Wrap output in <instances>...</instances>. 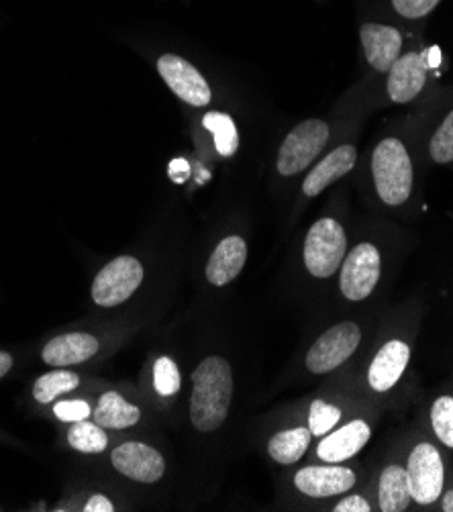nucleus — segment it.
Wrapping results in <instances>:
<instances>
[{"label":"nucleus","mask_w":453,"mask_h":512,"mask_svg":"<svg viewBox=\"0 0 453 512\" xmlns=\"http://www.w3.org/2000/svg\"><path fill=\"white\" fill-rule=\"evenodd\" d=\"M233 398V372L227 360L211 355L192 374L190 423L200 433H213L227 421Z\"/></svg>","instance_id":"f257e3e1"},{"label":"nucleus","mask_w":453,"mask_h":512,"mask_svg":"<svg viewBox=\"0 0 453 512\" xmlns=\"http://www.w3.org/2000/svg\"><path fill=\"white\" fill-rule=\"evenodd\" d=\"M372 174L380 198L390 207L409 200L413 192V164L402 141L388 137L378 143L372 156Z\"/></svg>","instance_id":"f03ea898"},{"label":"nucleus","mask_w":453,"mask_h":512,"mask_svg":"<svg viewBox=\"0 0 453 512\" xmlns=\"http://www.w3.org/2000/svg\"><path fill=\"white\" fill-rule=\"evenodd\" d=\"M329 139V125L321 119H309L296 125L284 139L278 153V172L282 176H294L307 170Z\"/></svg>","instance_id":"7ed1b4c3"},{"label":"nucleus","mask_w":453,"mask_h":512,"mask_svg":"<svg viewBox=\"0 0 453 512\" xmlns=\"http://www.w3.org/2000/svg\"><path fill=\"white\" fill-rule=\"evenodd\" d=\"M347 249L343 227L335 219H319L305 239V266L315 278L333 276Z\"/></svg>","instance_id":"20e7f679"},{"label":"nucleus","mask_w":453,"mask_h":512,"mask_svg":"<svg viewBox=\"0 0 453 512\" xmlns=\"http://www.w3.org/2000/svg\"><path fill=\"white\" fill-rule=\"evenodd\" d=\"M143 282V266L133 255H121L109 262L100 270L92 282V300L103 306V309H113V306L123 304Z\"/></svg>","instance_id":"39448f33"},{"label":"nucleus","mask_w":453,"mask_h":512,"mask_svg":"<svg viewBox=\"0 0 453 512\" xmlns=\"http://www.w3.org/2000/svg\"><path fill=\"white\" fill-rule=\"evenodd\" d=\"M362 341V329L351 323H339L327 329L309 349L307 368L313 374H327L347 362Z\"/></svg>","instance_id":"423d86ee"},{"label":"nucleus","mask_w":453,"mask_h":512,"mask_svg":"<svg viewBox=\"0 0 453 512\" xmlns=\"http://www.w3.org/2000/svg\"><path fill=\"white\" fill-rule=\"evenodd\" d=\"M380 270L382 262L378 247L372 243H360L351 249L341 266L339 288L343 296L354 302L368 298L380 280Z\"/></svg>","instance_id":"0eeeda50"},{"label":"nucleus","mask_w":453,"mask_h":512,"mask_svg":"<svg viewBox=\"0 0 453 512\" xmlns=\"http://www.w3.org/2000/svg\"><path fill=\"white\" fill-rule=\"evenodd\" d=\"M411 498L419 504H433L443 492V462L431 443H419L407 466Z\"/></svg>","instance_id":"6e6552de"},{"label":"nucleus","mask_w":453,"mask_h":512,"mask_svg":"<svg viewBox=\"0 0 453 512\" xmlns=\"http://www.w3.org/2000/svg\"><path fill=\"white\" fill-rule=\"evenodd\" d=\"M113 468L129 480L141 484H156L166 472V462L158 449L139 441H127L113 449Z\"/></svg>","instance_id":"1a4fd4ad"},{"label":"nucleus","mask_w":453,"mask_h":512,"mask_svg":"<svg viewBox=\"0 0 453 512\" xmlns=\"http://www.w3.org/2000/svg\"><path fill=\"white\" fill-rule=\"evenodd\" d=\"M158 72L170 90L192 107H207L213 94L211 86L190 62L176 54H166L158 62Z\"/></svg>","instance_id":"9d476101"},{"label":"nucleus","mask_w":453,"mask_h":512,"mask_svg":"<svg viewBox=\"0 0 453 512\" xmlns=\"http://www.w3.org/2000/svg\"><path fill=\"white\" fill-rule=\"evenodd\" d=\"M356 476L343 466H309L294 476V486L311 498H327L354 488Z\"/></svg>","instance_id":"9b49d317"},{"label":"nucleus","mask_w":453,"mask_h":512,"mask_svg":"<svg viewBox=\"0 0 453 512\" xmlns=\"http://www.w3.org/2000/svg\"><path fill=\"white\" fill-rule=\"evenodd\" d=\"M98 351V339L90 333H64L54 337L49 341L43 351H41V360L47 366H56V368H68L76 364L88 362L90 357H94Z\"/></svg>","instance_id":"f8f14e48"},{"label":"nucleus","mask_w":453,"mask_h":512,"mask_svg":"<svg viewBox=\"0 0 453 512\" xmlns=\"http://www.w3.org/2000/svg\"><path fill=\"white\" fill-rule=\"evenodd\" d=\"M411 360V347L400 341L392 339L376 353L374 362L368 372V382L376 392H388L396 386V382L405 374Z\"/></svg>","instance_id":"ddd939ff"},{"label":"nucleus","mask_w":453,"mask_h":512,"mask_svg":"<svg viewBox=\"0 0 453 512\" xmlns=\"http://www.w3.org/2000/svg\"><path fill=\"white\" fill-rule=\"evenodd\" d=\"M388 72L390 100L405 105V102H411L423 90L427 80V62L423 56L411 51L407 56H400Z\"/></svg>","instance_id":"4468645a"},{"label":"nucleus","mask_w":453,"mask_h":512,"mask_svg":"<svg viewBox=\"0 0 453 512\" xmlns=\"http://www.w3.org/2000/svg\"><path fill=\"white\" fill-rule=\"evenodd\" d=\"M360 35L368 64L378 72H388L400 58L402 35L394 27L378 23H366Z\"/></svg>","instance_id":"2eb2a0df"},{"label":"nucleus","mask_w":453,"mask_h":512,"mask_svg":"<svg viewBox=\"0 0 453 512\" xmlns=\"http://www.w3.org/2000/svg\"><path fill=\"white\" fill-rule=\"evenodd\" d=\"M370 441V427L366 421H351L339 431L325 437L317 453L327 464H341L345 459L358 455Z\"/></svg>","instance_id":"dca6fc26"},{"label":"nucleus","mask_w":453,"mask_h":512,"mask_svg":"<svg viewBox=\"0 0 453 512\" xmlns=\"http://www.w3.org/2000/svg\"><path fill=\"white\" fill-rule=\"evenodd\" d=\"M247 262V245L239 235L225 237L213 251L207 264V280L213 286H227L233 282Z\"/></svg>","instance_id":"f3484780"},{"label":"nucleus","mask_w":453,"mask_h":512,"mask_svg":"<svg viewBox=\"0 0 453 512\" xmlns=\"http://www.w3.org/2000/svg\"><path fill=\"white\" fill-rule=\"evenodd\" d=\"M356 147L354 145H341L333 149L325 160H321L305 178V184H302V192H305L309 198L321 194L327 186H331L335 180L345 176L351 168L356 166Z\"/></svg>","instance_id":"a211bd4d"},{"label":"nucleus","mask_w":453,"mask_h":512,"mask_svg":"<svg viewBox=\"0 0 453 512\" xmlns=\"http://www.w3.org/2000/svg\"><path fill=\"white\" fill-rule=\"evenodd\" d=\"M141 419V411L127 402L117 392H105L98 398L96 411H94V423L103 429H127L137 425Z\"/></svg>","instance_id":"6ab92c4d"},{"label":"nucleus","mask_w":453,"mask_h":512,"mask_svg":"<svg viewBox=\"0 0 453 512\" xmlns=\"http://www.w3.org/2000/svg\"><path fill=\"white\" fill-rule=\"evenodd\" d=\"M411 500L407 470L388 466L380 476V508L384 512H402L409 508Z\"/></svg>","instance_id":"aec40b11"},{"label":"nucleus","mask_w":453,"mask_h":512,"mask_svg":"<svg viewBox=\"0 0 453 512\" xmlns=\"http://www.w3.org/2000/svg\"><path fill=\"white\" fill-rule=\"evenodd\" d=\"M309 445H311V429L296 427V429L276 433L268 443V451H270V457L276 459L278 464L288 466V464H296L298 459L307 453Z\"/></svg>","instance_id":"412c9836"},{"label":"nucleus","mask_w":453,"mask_h":512,"mask_svg":"<svg viewBox=\"0 0 453 512\" xmlns=\"http://www.w3.org/2000/svg\"><path fill=\"white\" fill-rule=\"evenodd\" d=\"M78 386H80L78 374L58 370V372H49V374H43L41 378H37V382L33 386V396L37 402L47 404V402H54L62 394L76 390Z\"/></svg>","instance_id":"4be33fe9"},{"label":"nucleus","mask_w":453,"mask_h":512,"mask_svg":"<svg viewBox=\"0 0 453 512\" xmlns=\"http://www.w3.org/2000/svg\"><path fill=\"white\" fill-rule=\"evenodd\" d=\"M68 443L80 453H100L107 449L109 437L103 427L96 423H88L84 419V421L72 423L68 431Z\"/></svg>","instance_id":"5701e85b"},{"label":"nucleus","mask_w":453,"mask_h":512,"mask_svg":"<svg viewBox=\"0 0 453 512\" xmlns=\"http://www.w3.org/2000/svg\"><path fill=\"white\" fill-rule=\"evenodd\" d=\"M203 125L215 133V147L223 158H231L239 147V135L233 119L223 113H209L203 119Z\"/></svg>","instance_id":"b1692460"},{"label":"nucleus","mask_w":453,"mask_h":512,"mask_svg":"<svg viewBox=\"0 0 453 512\" xmlns=\"http://www.w3.org/2000/svg\"><path fill=\"white\" fill-rule=\"evenodd\" d=\"M431 425L441 443L453 449V398L441 396L433 402Z\"/></svg>","instance_id":"393cba45"},{"label":"nucleus","mask_w":453,"mask_h":512,"mask_svg":"<svg viewBox=\"0 0 453 512\" xmlns=\"http://www.w3.org/2000/svg\"><path fill=\"white\" fill-rule=\"evenodd\" d=\"M341 419V411L337 406L325 402V400H315L311 404V415H309V429L311 435L323 437L329 433Z\"/></svg>","instance_id":"a878e982"},{"label":"nucleus","mask_w":453,"mask_h":512,"mask_svg":"<svg viewBox=\"0 0 453 512\" xmlns=\"http://www.w3.org/2000/svg\"><path fill=\"white\" fill-rule=\"evenodd\" d=\"M431 158L437 164L453 162V111L445 117L431 139Z\"/></svg>","instance_id":"bb28decb"},{"label":"nucleus","mask_w":453,"mask_h":512,"mask_svg":"<svg viewBox=\"0 0 453 512\" xmlns=\"http://www.w3.org/2000/svg\"><path fill=\"white\" fill-rule=\"evenodd\" d=\"M180 370L170 357H160L154 366V386L162 396H172L180 390Z\"/></svg>","instance_id":"cd10ccee"},{"label":"nucleus","mask_w":453,"mask_h":512,"mask_svg":"<svg viewBox=\"0 0 453 512\" xmlns=\"http://www.w3.org/2000/svg\"><path fill=\"white\" fill-rule=\"evenodd\" d=\"M54 413L64 423H76L90 417V406L84 400H62L54 406Z\"/></svg>","instance_id":"c85d7f7f"},{"label":"nucleus","mask_w":453,"mask_h":512,"mask_svg":"<svg viewBox=\"0 0 453 512\" xmlns=\"http://www.w3.org/2000/svg\"><path fill=\"white\" fill-rule=\"evenodd\" d=\"M437 5L439 0H392L396 13L407 19H421L429 15Z\"/></svg>","instance_id":"c756f323"},{"label":"nucleus","mask_w":453,"mask_h":512,"mask_svg":"<svg viewBox=\"0 0 453 512\" xmlns=\"http://www.w3.org/2000/svg\"><path fill=\"white\" fill-rule=\"evenodd\" d=\"M333 510L335 512H370L372 508L368 500H364L362 496H347Z\"/></svg>","instance_id":"7c9ffc66"},{"label":"nucleus","mask_w":453,"mask_h":512,"mask_svg":"<svg viewBox=\"0 0 453 512\" xmlns=\"http://www.w3.org/2000/svg\"><path fill=\"white\" fill-rule=\"evenodd\" d=\"M84 510H86V512H113L115 506H113V502H111L107 496L94 494V496L86 502Z\"/></svg>","instance_id":"2f4dec72"},{"label":"nucleus","mask_w":453,"mask_h":512,"mask_svg":"<svg viewBox=\"0 0 453 512\" xmlns=\"http://www.w3.org/2000/svg\"><path fill=\"white\" fill-rule=\"evenodd\" d=\"M13 368V357L7 351H0V378H5Z\"/></svg>","instance_id":"473e14b6"},{"label":"nucleus","mask_w":453,"mask_h":512,"mask_svg":"<svg viewBox=\"0 0 453 512\" xmlns=\"http://www.w3.org/2000/svg\"><path fill=\"white\" fill-rule=\"evenodd\" d=\"M427 66L429 68H439V64H441V51H439V47H431L429 49V56H427Z\"/></svg>","instance_id":"72a5a7b5"},{"label":"nucleus","mask_w":453,"mask_h":512,"mask_svg":"<svg viewBox=\"0 0 453 512\" xmlns=\"http://www.w3.org/2000/svg\"><path fill=\"white\" fill-rule=\"evenodd\" d=\"M441 508H443L445 512H453V490H449V492L443 496Z\"/></svg>","instance_id":"f704fd0d"}]
</instances>
